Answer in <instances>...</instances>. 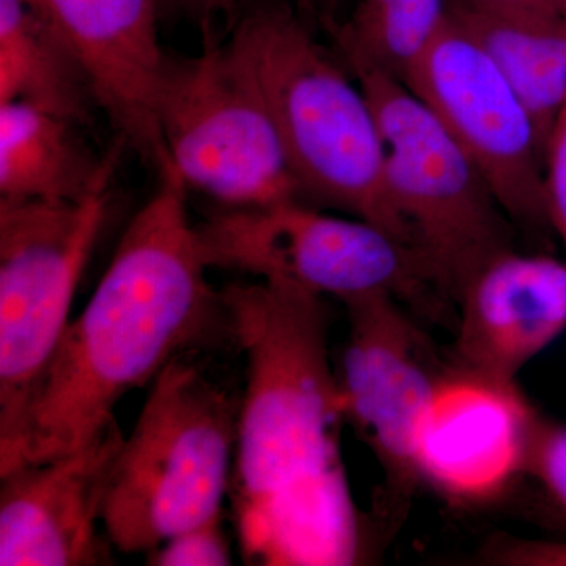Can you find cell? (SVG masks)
I'll list each match as a JSON object with an SVG mask.
<instances>
[{
	"label": "cell",
	"instance_id": "1",
	"mask_svg": "<svg viewBox=\"0 0 566 566\" xmlns=\"http://www.w3.org/2000/svg\"><path fill=\"white\" fill-rule=\"evenodd\" d=\"M221 292L248 359L229 493L244 560L357 564L364 531L342 460L346 420L323 296L273 281Z\"/></svg>",
	"mask_w": 566,
	"mask_h": 566
},
{
	"label": "cell",
	"instance_id": "2",
	"mask_svg": "<svg viewBox=\"0 0 566 566\" xmlns=\"http://www.w3.org/2000/svg\"><path fill=\"white\" fill-rule=\"evenodd\" d=\"M186 192L172 167L159 174L158 189L126 226L84 311L0 434V474L81 449L114 422L126 394L219 334L232 338Z\"/></svg>",
	"mask_w": 566,
	"mask_h": 566
},
{
	"label": "cell",
	"instance_id": "3",
	"mask_svg": "<svg viewBox=\"0 0 566 566\" xmlns=\"http://www.w3.org/2000/svg\"><path fill=\"white\" fill-rule=\"evenodd\" d=\"M227 41L270 107L301 200L364 219L415 245L387 193L375 112L345 62L279 0L238 14Z\"/></svg>",
	"mask_w": 566,
	"mask_h": 566
},
{
	"label": "cell",
	"instance_id": "4",
	"mask_svg": "<svg viewBox=\"0 0 566 566\" xmlns=\"http://www.w3.org/2000/svg\"><path fill=\"white\" fill-rule=\"evenodd\" d=\"M238 417L240 400L189 356L164 368L112 469L102 523L111 545L148 554L223 515Z\"/></svg>",
	"mask_w": 566,
	"mask_h": 566
},
{
	"label": "cell",
	"instance_id": "5",
	"mask_svg": "<svg viewBox=\"0 0 566 566\" xmlns=\"http://www.w3.org/2000/svg\"><path fill=\"white\" fill-rule=\"evenodd\" d=\"M375 112L390 202L436 289L450 304L497 253L515 248L513 222L455 137L403 81L349 65Z\"/></svg>",
	"mask_w": 566,
	"mask_h": 566
},
{
	"label": "cell",
	"instance_id": "6",
	"mask_svg": "<svg viewBox=\"0 0 566 566\" xmlns=\"http://www.w3.org/2000/svg\"><path fill=\"white\" fill-rule=\"evenodd\" d=\"M208 266L286 282L342 303L385 293L433 322L449 301L415 245L359 218L326 214L303 200L223 208L197 226Z\"/></svg>",
	"mask_w": 566,
	"mask_h": 566
},
{
	"label": "cell",
	"instance_id": "7",
	"mask_svg": "<svg viewBox=\"0 0 566 566\" xmlns=\"http://www.w3.org/2000/svg\"><path fill=\"white\" fill-rule=\"evenodd\" d=\"M192 57L167 59L156 120L186 188L223 208L301 200L300 185L259 85L211 22Z\"/></svg>",
	"mask_w": 566,
	"mask_h": 566
},
{
	"label": "cell",
	"instance_id": "8",
	"mask_svg": "<svg viewBox=\"0 0 566 566\" xmlns=\"http://www.w3.org/2000/svg\"><path fill=\"white\" fill-rule=\"evenodd\" d=\"M114 177L81 202L0 200V434L20 415L69 327L109 216Z\"/></svg>",
	"mask_w": 566,
	"mask_h": 566
},
{
	"label": "cell",
	"instance_id": "9",
	"mask_svg": "<svg viewBox=\"0 0 566 566\" xmlns=\"http://www.w3.org/2000/svg\"><path fill=\"white\" fill-rule=\"evenodd\" d=\"M403 82L455 137L513 226L553 227L534 122L504 74L452 18Z\"/></svg>",
	"mask_w": 566,
	"mask_h": 566
},
{
	"label": "cell",
	"instance_id": "10",
	"mask_svg": "<svg viewBox=\"0 0 566 566\" xmlns=\"http://www.w3.org/2000/svg\"><path fill=\"white\" fill-rule=\"evenodd\" d=\"M344 305L348 337L335 374L345 420L381 464L382 509L398 517L422 483L415 458L417 428L452 360L438 356L403 304L389 294Z\"/></svg>",
	"mask_w": 566,
	"mask_h": 566
},
{
	"label": "cell",
	"instance_id": "11",
	"mask_svg": "<svg viewBox=\"0 0 566 566\" xmlns=\"http://www.w3.org/2000/svg\"><path fill=\"white\" fill-rule=\"evenodd\" d=\"M539 417L516 381L452 363L417 428L420 482L453 504L494 501L527 475Z\"/></svg>",
	"mask_w": 566,
	"mask_h": 566
},
{
	"label": "cell",
	"instance_id": "12",
	"mask_svg": "<svg viewBox=\"0 0 566 566\" xmlns=\"http://www.w3.org/2000/svg\"><path fill=\"white\" fill-rule=\"evenodd\" d=\"M125 434L117 419L66 455L0 474V565L104 564V501Z\"/></svg>",
	"mask_w": 566,
	"mask_h": 566
},
{
	"label": "cell",
	"instance_id": "13",
	"mask_svg": "<svg viewBox=\"0 0 566 566\" xmlns=\"http://www.w3.org/2000/svg\"><path fill=\"white\" fill-rule=\"evenodd\" d=\"M80 57L99 109L158 175L169 169L156 106L169 54L159 40L161 0H31Z\"/></svg>",
	"mask_w": 566,
	"mask_h": 566
},
{
	"label": "cell",
	"instance_id": "14",
	"mask_svg": "<svg viewBox=\"0 0 566 566\" xmlns=\"http://www.w3.org/2000/svg\"><path fill=\"white\" fill-rule=\"evenodd\" d=\"M457 307L452 363L516 381L566 331V263L506 249L469 279Z\"/></svg>",
	"mask_w": 566,
	"mask_h": 566
},
{
	"label": "cell",
	"instance_id": "15",
	"mask_svg": "<svg viewBox=\"0 0 566 566\" xmlns=\"http://www.w3.org/2000/svg\"><path fill=\"white\" fill-rule=\"evenodd\" d=\"M82 128L32 104H0V200L81 202L114 177L125 142L98 156Z\"/></svg>",
	"mask_w": 566,
	"mask_h": 566
},
{
	"label": "cell",
	"instance_id": "16",
	"mask_svg": "<svg viewBox=\"0 0 566 566\" xmlns=\"http://www.w3.org/2000/svg\"><path fill=\"white\" fill-rule=\"evenodd\" d=\"M13 102L81 126L99 109L87 70L31 0H0V104Z\"/></svg>",
	"mask_w": 566,
	"mask_h": 566
},
{
	"label": "cell",
	"instance_id": "17",
	"mask_svg": "<svg viewBox=\"0 0 566 566\" xmlns=\"http://www.w3.org/2000/svg\"><path fill=\"white\" fill-rule=\"evenodd\" d=\"M449 17L474 39L526 107L543 153L566 103V21L513 17L449 0Z\"/></svg>",
	"mask_w": 566,
	"mask_h": 566
},
{
	"label": "cell",
	"instance_id": "18",
	"mask_svg": "<svg viewBox=\"0 0 566 566\" xmlns=\"http://www.w3.org/2000/svg\"><path fill=\"white\" fill-rule=\"evenodd\" d=\"M449 18V0H356L329 29L346 66L364 63L403 81Z\"/></svg>",
	"mask_w": 566,
	"mask_h": 566
},
{
	"label": "cell",
	"instance_id": "19",
	"mask_svg": "<svg viewBox=\"0 0 566 566\" xmlns=\"http://www.w3.org/2000/svg\"><path fill=\"white\" fill-rule=\"evenodd\" d=\"M148 565L227 566L232 565L230 543L223 531V515L172 536L148 553Z\"/></svg>",
	"mask_w": 566,
	"mask_h": 566
},
{
	"label": "cell",
	"instance_id": "20",
	"mask_svg": "<svg viewBox=\"0 0 566 566\" xmlns=\"http://www.w3.org/2000/svg\"><path fill=\"white\" fill-rule=\"evenodd\" d=\"M527 475L534 476L547 495L566 512V424L539 417Z\"/></svg>",
	"mask_w": 566,
	"mask_h": 566
},
{
	"label": "cell",
	"instance_id": "21",
	"mask_svg": "<svg viewBox=\"0 0 566 566\" xmlns=\"http://www.w3.org/2000/svg\"><path fill=\"white\" fill-rule=\"evenodd\" d=\"M545 185L551 226L566 251V103L547 140Z\"/></svg>",
	"mask_w": 566,
	"mask_h": 566
},
{
	"label": "cell",
	"instance_id": "22",
	"mask_svg": "<svg viewBox=\"0 0 566 566\" xmlns=\"http://www.w3.org/2000/svg\"><path fill=\"white\" fill-rule=\"evenodd\" d=\"M493 560L512 566H566V543L515 539L495 547Z\"/></svg>",
	"mask_w": 566,
	"mask_h": 566
},
{
	"label": "cell",
	"instance_id": "23",
	"mask_svg": "<svg viewBox=\"0 0 566 566\" xmlns=\"http://www.w3.org/2000/svg\"><path fill=\"white\" fill-rule=\"evenodd\" d=\"M468 6L494 13L538 20L566 21V0H461Z\"/></svg>",
	"mask_w": 566,
	"mask_h": 566
},
{
	"label": "cell",
	"instance_id": "24",
	"mask_svg": "<svg viewBox=\"0 0 566 566\" xmlns=\"http://www.w3.org/2000/svg\"><path fill=\"white\" fill-rule=\"evenodd\" d=\"M262 0H161L164 7H172L180 10L186 17H191L200 22V25L214 21L219 14L238 17L243 11L251 9Z\"/></svg>",
	"mask_w": 566,
	"mask_h": 566
},
{
	"label": "cell",
	"instance_id": "25",
	"mask_svg": "<svg viewBox=\"0 0 566 566\" xmlns=\"http://www.w3.org/2000/svg\"><path fill=\"white\" fill-rule=\"evenodd\" d=\"M307 3L316 11L319 20L326 24L327 29L333 28L335 22H337L335 21V13H337L342 0H307Z\"/></svg>",
	"mask_w": 566,
	"mask_h": 566
}]
</instances>
